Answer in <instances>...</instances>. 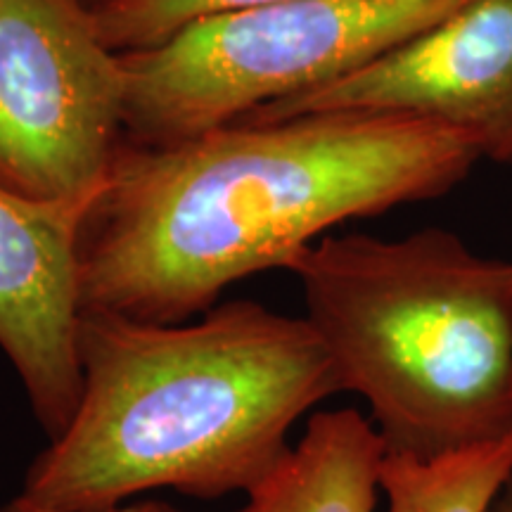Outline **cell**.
<instances>
[{"mask_svg": "<svg viewBox=\"0 0 512 512\" xmlns=\"http://www.w3.org/2000/svg\"><path fill=\"white\" fill-rule=\"evenodd\" d=\"M384 444L354 408L311 415L304 437L235 512H373Z\"/></svg>", "mask_w": 512, "mask_h": 512, "instance_id": "cell-8", "label": "cell"}, {"mask_svg": "<svg viewBox=\"0 0 512 512\" xmlns=\"http://www.w3.org/2000/svg\"><path fill=\"white\" fill-rule=\"evenodd\" d=\"M86 209L0 185V351L50 441L67 430L81 399L76 330Z\"/></svg>", "mask_w": 512, "mask_h": 512, "instance_id": "cell-7", "label": "cell"}, {"mask_svg": "<svg viewBox=\"0 0 512 512\" xmlns=\"http://www.w3.org/2000/svg\"><path fill=\"white\" fill-rule=\"evenodd\" d=\"M287 0H98L93 17L114 53L152 48L202 17Z\"/></svg>", "mask_w": 512, "mask_h": 512, "instance_id": "cell-10", "label": "cell"}, {"mask_svg": "<svg viewBox=\"0 0 512 512\" xmlns=\"http://www.w3.org/2000/svg\"><path fill=\"white\" fill-rule=\"evenodd\" d=\"M0 512H60V510L43 508V505L29 501L27 496L19 494V496L12 498V501L0 505ZM105 512H181V510L174 508V505H171V503H164V501H157V498H150V501H140V503H133V505H119V508L105 510Z\"/></svg>", "mask_w": 512, "mask_h": 512, "instance_id": "cell-11", "label": "cell"}, {"mask_svg": "<svg viewBox=\"0 0 512 512\" xmlns=\"http://www.w3.org/2000/svg\"><path fill=\"white\" fill-rule=\"evenodd\" d=\"M482 157L444 121L366 110L121 145L81 223V311L185 323L339 223L444 195Z\"/></svg>", "mask_w": 512, "mask_h": 512, "instance_id": "cell-1", "label": "cell"}, {"mask_svg": "<svg viewBox=\"0 0 512 512\" xmlns=\"http://www.w3.org/2000/svg\"><path fill=\"white\" fill-rule=\"evenodd\" d=\"M512 475V434L432 458L384 451L387 512H491Z\"/></svg>", "mask_w": 512, "mask_h": 512, "instance_id": "cell-9", "label": "cell"}, {"mask_svg": "<svg viewBox=\"0 0 512 512\" xmlns=\"http://www.w3.org/2000/svg\"><path fill=\"white\" fill-rule=\"evenodd\" d=\"M463 0H287L202 17L119 53L126 128L166 143L235 124L366 67Z\"/></svg>", "mask_w": 512, "mask_h": 512, "instance_id": "cell-4", "label": "cell"}, {"mask_svg": "<svg viewBox=\"0 0 512 512\" xmlns=\"http://www.w3.org/2000/svg\"><path fill=\"white\" fill-rule=\"evenodd\" d=\"M335 110L444 121L477 138L484 157L512 164V0H463L366 67L240 121Z\"/></svg>", "mask_w": 512, "mask_h": 512, "instance_id": "cell-6", "label": "cell"}, {"mask_svg": "<svg viewBox=\"0 0 512 512\" xmlns=\"http://www.w3.org/2000/svg\"><path fill=\"white\" fill-rule=\"evenodd\" d=\"M76 354L79 406L22 486L60 512L114 510L159 489L247 496L292 451L299 418L342 392L309 320L252 299L185 323L81 311Z\"/></svg>", "mask_w": 512, "mask_h": 512, "instance_id": "cell-2", "label": "cell"}, {"mask_svg": "<svg viewBox=\"0 0 512 512\" xmlns=\"http://www.w3.org/2000/svg\"><path fill=\"white\" fill-rule=\"evenodd\" d=\"M339 389L384 451L432 458L512 434V261L451 230L325 235L287 266Z\"/></svg>", "mask_w": 512, "mask_h": 512, "instance_id": "cell-3", "label": "cell"}, {"mask_svg": "<svg viewBox=\"0 0 512 512\" xmlns=\"http://www.w3.org/2000/svg\"><path fill=\"white\" fill-rule=\"evenodd\" d=\"M491 512H512V475L508 479V484L503 486L501 496L496 498L494 508H491Z\"/></svg>", "mask_w": 512, "mask_h": 512, "instance_id": "cell-12", "label": "cell"}, {"mask_svg": "<svg viewBox=\"0 0 512 512\" xmlns=\"http://www.w3.org/2000/svg\"><path fill=\"white\" fill-rule=\"evenodd\" d=\"M126 128L121 55L81 0H0V185L91 204Z\"/></svg>", "mask_w": 512, "mask_h": 512, "instance_id": "cell-5", "label": "cell"}, {"mask_svg": "<svg viewBox=\"0 0 512 512\" xmlns=\"http://www.w3.org/2000/svg\"><path fill=\"white\" fill-rule=\"evenodd\" d=\"M510 166H512V164H510Z\"/></svg>", "mask_w": 512, "mask_h": 512, "instance_id": "cell-13", "label": "cell"}]
</instances>
